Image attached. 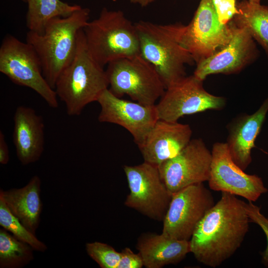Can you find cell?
Instances as JSON below:
<instances>
[{"label":"cell","mask_w":268,"mask_h":268,"mask_svg":"<svg viewBox=\"0 0 268 268\" xmlns=\"http://www.w3.org/2000/svg\"><path fill=\"white\" fill-rule=\"evenodd\" d=\"M13 142L20 162L27 165L37 161L44 147L42 117L31 107L18 106L13 116Z\"/></svg>","instance_id":"e0dca14e"},{"label":"cell","mask_w":268,"mask_h":268,"mask_svg":"<svg viewBox=\"0 0 268 268\" xmlns=\"http://www.w3.org/2000/svg\"><path fill=\"white\" fill-rule=\"evenodd\" d=\"M22 1H23V2H26V0H21Z\"/></svg>","instance_id":"1f68e13d"},{"label":"cell","mask_w":268,"mask_h":268,"mask_svg":"<svg viewBox=\"0 0 268 268\" xmlns=\"http://www.w3.org/2000/svg\"><path fill=\"white\" fill-rule=\"evenodd\" d=\"M9 160V150L3 132L0 131V163L6 165Z\"/></svg>","instance_id":"f1b7e54d"},{"label":"cell","mask_w":268,"mask_h":268,"mask_svg":"<svg viewBox=\"0 0 268 268\" xmlns=\"http://www.w3.org/2000/svg\"><path fill=\"white\" fill-rule=\"evenodd\" d=\"M211 160V152L201 139L196 138L158 167L163 182L173 195L190 185L208 181Z\"/></svg>","instance_id":"4fadbf2b"},{"label":"cell","mask_w":268,"mask_h":268,"mask_svg":"<svg viewBox=\"0 0 268 268\" xmlns=\"http://www.w3.org/2000/svg\"><path fill=\"white\" fill-rule=\"evenodd\" d=\"M97 102L100 106L98 121L123 127L132 134L138 147L159 119L156 104L144 105L123 99L109 88L101 93Z\"/></svg>","instance_id":"5bb4252c"},{"label":"cell","mask_w":268,"mask_h":268,"mask_svg":"<svg viewBox=\"0 0 268 268\" xmlns=\"http://www.w3.org/2000/svg\"><path fill=\"white\" fill-rule=\"evenodd\" d=\"M248 0L250 2H254V3H260L261 0Z\"/></svg>","instance_id":"4dcf8cb0"},{"label":"cell","mask_w":268,"mask_h":268,"mask_svg":"<svg viewBox=\"0 0 268 268\" xmlns=\"http://www.w3.org/2000/svg\"><path fill=\"white\" fill-rule=\"evenodd\" d=\"M215 203L211 192L203 183L173 194L162 221V233L171 238L190 241L198 224Z\"/></svg>","instance_id":"30bf717a"},{"label":"cell","mask_w":268,"mask_h":268,"mask_svg":"<svg viewBox=\"0 0 268 268\" xmlns=\"http://www.w3.org/2000/svg\"><path fill=\"white\" fill-rule=\"evenodd\" d=\"M136 248L146 268H161L182 261L191 252L190 241L147 232L137 238Z\"/></svg>","instance_id":"d6986e66"},{"label":"cell","mask_w":268,"mask_h":268,"mask_svg":"<svg viewBox=\"0 0 268 268\" xmlns=\"http://www.w3.org/2000/svg\"><path fill=\"white\" fill-rule=\"evenodd\" d=\"M211 154L208 181L210 189L239 196L252 202L268 192L261 177L245 173L235 163L226 142L214 143Z\"/></svg>","instance_id":"7c38bea8"},{"label":"cell","mask_w":268,"mask_h":268,"mask_svg":"<svg viewBox=\"0 0 268 268\" xmlns=\"http://www.w3.org/2000/svg\"><path fill=\"white\" fill-rule=\"evenodd\" d=\"M219 22H229L239 13L236 0H212Z\"/></svg>","instance_id":"4316f807"},{"label":"cell","mask_w":268,"mask_h":268,"mask_svg":"<svg viewBox=\"0 0 268 268\" xmlns=\"http://www.w3.org/2000/svg\"><path fill=\"white\" fill-rule=\"evenodd\" d=\"M130 2L138 4L142 7H145L154 1V0H128Z\"/></svg>","instance_id":"f546056e"},{"label":"cell","mask_w":268,"mask_h":268,"mask_svg":"<svg viewBox=\"0 0 268 268\" xmlns=\"http://www.w3.org/2000/svg\"><path fill=\"white\" fill-rule=\"evenodd\" d=\"M190 125L158 119L138 147L144 161L156 166L177 156L191 140Z\"/></svg>","instance_id":"2e32d148"},{"label":"cell","mask_w":268,"mask_h":268,"mask_svg":"<svg viewBox=\"0 0 268 268\" xmlns=\"http://www.w3.org/2000/svg\"><path fill=\"white\" fill-rule=\"evenodd\" d=\"M26 24L29 31L43 34L47 24L57 17H67L82 7L61 0H26Z\"/></svg>","instance_id":"44dd1931"},{"label":"cell","mask_w":268,"mask_h":268,"mask_svg":"<svg viewBox=\"0 0 268 268\" xmlns=\"http://www.w3.org/2000/svg\"><path fill=\"white\" fill-rule=\"evenodd\" d=\"M121 257L117 268H141L143 266L142 258L139 253H134L126 247L121 252Z\"/></svg>","instance_id":"83f0119b"},{"label":"cell","mask_w":268,"mask_h":268,"mask_svg":"<svg viewBox=\"0 0 268 268\" xmlns=\"http://www.w3.org/2000/svg\"><path fill=\"white\" fill-rule=\"evenodd\" d=\"M33 247L4 228L0 229V268H22L34 259Z\"/></svg>","instance_id":"603a6c76"},{"label":"cell","mask_w":268,"mask_h":268,"mask_svg":"<svg viewBox=\"0 0 268 268\" xmlns=\"http://www.w3.org/2000/svg\"><path fill=\"white\" fill-rule=\"evenodd\" d=\"M90 11L81 7L68 16L51 19L43 34H26V42L37 54L43 76L54 89L58 76L74 57L79 31L88 22Z\"/></svg>","instance_id":"7a4b0ae2"},{"label":"cell","mask_w":268,"mask_h":268,"mask_svg":"<svg viewBox=\"0 0 268 268\" xmlns=\"http://www.w3.org/2000/svg\"><path fill=\"white\" fill-rule=\"evenodd\" d=\"M41 184L40 178L35 175L22 188L0 191V197L12 213L35 235L40 223L43 209Z\"/></svg>","instance_id":"ffe728a7"},{"label":"cell","mask_w":268,"mask_h":268,"mask_svg":"<svg viewBox=\"0 0 268 268\" xmlns=\"http://www.w3.org/2000/svg\"><path fill=\"white\" fill-rule=\"evenodd\" d=\"M108 87L106 70L90 53L82 29L78 33L74 57L56 81L57 95L64 103L67 115L75 116L88 104L97 101Z\"/></svg>","instance_id":"3957f363"},{"label":"cell","mask_w":268,"mask_h":268,"mask_svg":"<svg viewBox=\"0 0 268 268\" xmlns=\"http://www.w3.org/2000/svg\"><path fill=\"white\" fill-rule=\"evenodd\" d=\"M85 249L88 255L101 268H117L121 253L111 246L100 242L87 243Z\"/></svg>","instance_id":"d4e9b609"},{"label":"cell","mask_w":268,"mask_h":268,"mask_svg":"<svg viewBox=\"0 0 268 268\" xmlns=\"http://www.w3.org/2000/svg\"><path fill=\"white\" fill-rule=\"evenodd\" d=\"M141 55L155 67L166 89L186 76V65L195 61L179 43L174 24L140 20L134 23Z\"/></svg>","instance_id":"5b68a950"},{"label":"cell","mask_w":268,"mask_h":268,"mask_svg":"<svg viewBox=\"0 0 268 268\" xmlns=\"http://www.w3.org/2000/svg\"><path fill=\"white\" fill-rule=\"evenodd\" d=\"M246 202L222 192L220 200L206 213L190 240L191 253L205 266L216 268L241 246L249 228Z\"/></svg>","instance_id":"6da1fadb"},{"label":"cell","mask_w":268,"mask_h":268,"mask_svg":"<svg viewBox=\"0 0 268 268\" xmlns=\"http://www.w3.org/2000/svg\"><path fill=\"white\" fill-rule=\"evenodd\" d=\"M246 203L245 208L250 221L258 225L264 232L267 240V245L265 250L262 253V261L268 266V218L261 212V208L253 202L248 201Z\"/></svg>","instance_id":"484cf974"},{"label":"cell","mask_w":268,"mask_h":268,"mask_svg":"<svg viewBox=\"0 0 268 268\" xmlns=\"http://www.w3.org/2000/svg\"><path fill=\"white\" fill-rule=\"evenodd\" d=\"M268 112V97L252 115L239 118L229 129L227 142L232 159L245 170L252 161L251 150Z\"/></svg>","instance_id":"ac0fdd59"},{"label":"cell","mask_w":268,"mask_h":268,"mask_svg":"<svg viewBox=\"0 0 268 268\" xmlns=\"http://www.w3.org/2000/svg\"><path fill=\"white\" fill-rule=\"evenodd\" d=\"M83 30L90 53L103 67L114 61L140 54L134 23L121 10L103 8Z\"/></svg>","instance_id":"277c9868"},{"label":"cell","mask_w":268,"mask_h":268,"mask_svg":"<svg viewBox=\"0 0 268 268\" xmlns=\"http://www.w3.org/2000/svg\"><path fill=\"white\" fill-rule=\"evenodd\" d=\"M0 225L18 239L29 244L36 251L44 252L47 249L45 244L29 231L9 209L0 197Z\"/></svg>","instance_id":"cb8c5ba5"},{"label":"cell","mask_w":268,"mask_h":268,"mask_svg":"<svg viewBox=\"0 0 268 268\" xmlns=\"http://www.w3.org/2000/svg\"><path fill=\"white\" fill-rule=\"evenodd\" d=\"M0 71L14 83L38 93L49 107H59L55 90L43 76L40 60L32 46L7 34L0 47Z\"/></svg>","instance_id":"ba28073f"},{"label":"cell","mask_w":268,"mask_h":268,"mask_svg":"<svg viewBox=\"0 0 268 268\" xmlns=\"http://www.w3.org/2000/svg\"><path fill=\"white\" fill-rule=\"evenodd\" d=\"M225 104L224 98L207 92L202 81L193 75L186 76L167 88L156 107L159 119L178 122L185 115L219 110Z\"/></svg>","instance_id":"8fae6325"},{"label":"cell","mask_w":268,"mask_h":268,"mask_svg":"<svg viewBox=\"0 0 268 268\" xmlns=\"http://www.w3.org/2000/svg\"><path fill=\"white\" fill-rule=\"evenodd\" d=\"M233 23V35L229 43L216 53L197 64L193 75L198 79L203 81L210 74L237 72L255 56L253 37L246 28Z\"/></svg>","instance_id":"9a60e30c"},{"label":"cell","mask_w":268,"mask_h":268,"mask_svg":"<svg viewBox=\"0 0 268 268\" xmlns=\"http://www.w3.org/2000/svg\"><path fill=\"white\" fill-rule=\"evenodd\" d=\"M123 168L130 190L125 205L150 219L163 221L172 194L163 182L158 167L144 161Z\"/></svg>","instance_id":"9c48e42d"},{"label":"cell","mask_w":268,"mask_h":268,"mask_svg":"<svg viewBox=\"0 0 268 268\" xmlns=\"http://www.w3.org/2000/svg\"><path fill=\"white\" fill-rule=\"evenodd\" d=\"M106 72L109 89L118 97L127 95L134 101L152 105L166 90L155 67L141 54L109 63Z\"/></svg>","instance_id":"52a82bcc"},{"label":"cell","mask_w":268,"mask_h":268,"mask_svg":"<svg viewBox=\"0 0 268 268\" xmlns=\"http://www.w3.org/2000/svg\"><path fill=\"white\" fill-rule=\"evenodd\" d=\"M237 7L239 13L232 21L246 28L268 53V7L248 0L239 2Z\"/></svg>","instance_id":"7402d4cb"},{"label":"cell","mask_w":268,"mask_h":268,"mask_svg":"<svg viewBox=\"0 0 268 268\" xmlns=\"http://www.w3.org/2000/svg\"><path fill=\"white\" fill-rule=\"evenodd\" d=\"M180 45L199 63L224 48L232 38L234 23L218 20L212 0H201L190 23L174 24Z\"/></svg>","instance_id":"8992f818"}]
</instances>
